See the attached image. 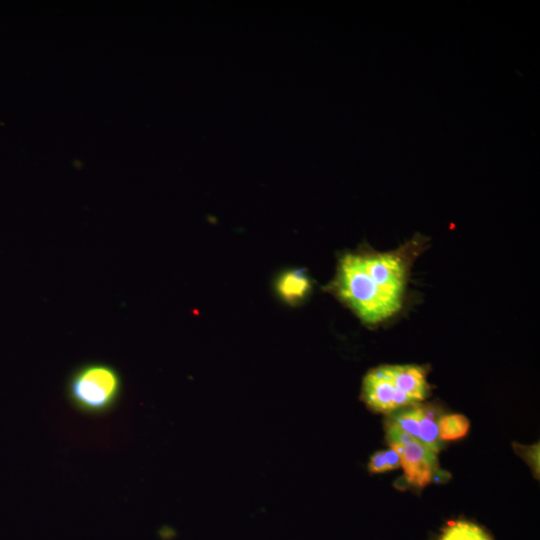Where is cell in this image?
I'll list each match as a JSON object with an SVG mask.
<instances>
[{"label": "cell", "mask_w": 540, "mask_h": 540, "mask_svg": "<svg viewBox=\"0 0 540 540\" xmlns=\"http://www.w3.org/2000/svg\"><path fill=\"white\" fill-rule=\"evenodd\" d=\"M415 237L396 250L347 253L330 288L366 324H378L402 307L410 267L422 251Z\"/></svg>", "instance_id": "6da1fadb"}, {"label": "cell", "mask_w": 540, "mask_h": 540, "mask_svg": "<svg viewBox=\"0 0 540 540\" xmlns=\"http://www.w3.org/2000/svg\"><path fill=\"white\" fill-rule=\"evenodd\" d=\"M428 392L426 371L416 365H384L370 370L363 379L362 398L377 412L391 413L413 406Z\"/></svg>", "instance_id": "7a4b0ae2"}, {"label": "cell", "mask_w": 540, "mask_h": 540, "mask_svg": "<svg viewBox=\"0 0 540 540\" xmlns=\"http://www.w3.org/2000/svg\"><path fill=\"white\" fill-rule=\"evenodd\" d=\"M70 403L79 411L100 415L110 411L122 393L120 373L113 366L90 362L76 368L66 385Z\"/></svg>", "instance_id": "3957f363"}, {"label": "cell", "mask_w": 540, "mask_h": 540, "mask_svg": "<svg viewBox=\"0 0 540 540\" xmlns=\"http://www.w3.org/2000/svg\"><path fill=\"white\" fill-rule=\"evenodd\" d=\"M389 422L410 434L431 451L436 454L439 452L438 421L432 407L415 406L394 415Z\"/></svg>", "instance_id": "277c9868"}, {"label": "cell", "mask_w": 540, "mask_h": 540, "mask_svg": "<svg viewBox=\"0 0 540 540\" xmlns=\"http://www.w3.org/2000/svg\"><path fill=\"white\" fill-rule=\"evenodd\" d=\"M400 457L405 479L417 487H424L432 481L438 469L437 454L418 441L403 445H391Z\"/></svg>", "instance_id": "5b68a950"}, {"label": "cell", "mask_w": 540, "mask_h": 540, "mask_svg": "<svg viewBox=\"0 0 540 540\" xmlns=\"http://www.w3.org/2000/svg\"><path fill=\"white\" fill-rule=\"evenodd\" d=\"M311 288V282L303 269H292L279 275L276 282L278 295L287 303L294 305L302 301Z\"/></svg>", "instance_id": "8992f818"}, {"label": "cell", "mask_w": 540, "mask_h": 540, "mask_svg": "<svg viewBox=\"0 0 540 540\" xmlns=\"http://www.w3.org/2000/svg\"><path fill=\"white\" fill-rule=\"evenodd\" d=\"M440 540H492L486 532L474 523L457 521L448 525Z\"/></svg>", "instance_id": "52a82bcc"}, {"label": "cell", "mask_w": 540, "mask_h": 540, "mask_svg": "<svg viewBox=\"0 0 540 540\" xmlns=\"http://www.w3.org/2000/svg\"><path fill=\"white\" fill-rule=\"evenodd\" d=\"M437 425L441 440H455L466 435L470 424L464 415L450 414L440 417Z\"/></svg>", "instance_id": "ba28073f"}, {"label": "cell", "mask_w": 540, "mask_h": 540, "mask_svg": "<svg viewBox=\"0 0 540 540\" xmlns=\"http://www.w3.org/2000/svg\"><path fill=\"white\" fill-rule=\"evenodd\" d=\"M368 470L371 473H382L387 471L384 451L374 453L368 463Z\"/></svg>", "instance_id": "9c48e42d"}, {"label": "cell", "mask_w": 540, "mask_h": 540, "mask_svg": "<svg viewBox=\"0 0 540 540\" xmlns=\"http://www.w3.org/2000/svg\"><path fill=\"white\" fill-rule=\"evenodd\" d=\"M523 449L525 452L522 454L526 455L528 463H531L533 469L539 473V444Z\"/></svg>", "instance_id": "30bf717a"}, {"label": "cell", "mask_w": 540, "mask_h": 540, "mask_svg": "<svg viewBox=\"0 0 540 540\" xmlns=\"http://www.w3.org/2000/svg\"><path fill=\"white\" fill-rule=\"evenodd\" d=\"M384 454L387 471L401 466L399 454L394 449L390 448L389 450L384 451Z\"/></svg>", "instance_id": "8fae6325"}]
</instances>
